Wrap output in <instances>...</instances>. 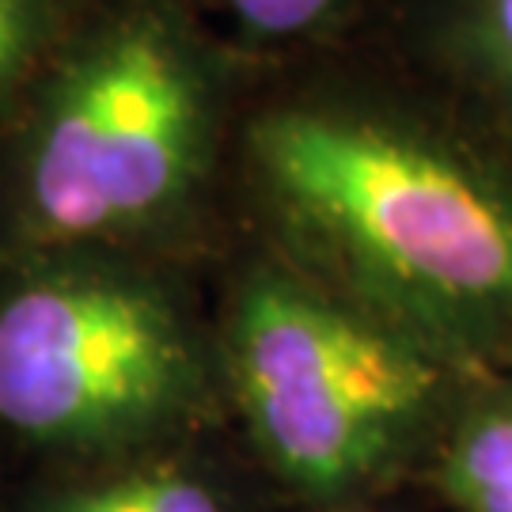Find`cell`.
Returning a JSON list of instances; mask_svg holds the SVG:
<instances>
[{
  "label": "cell",
  "mask_w": 512,
  "mask_h": 512,
  "mask_svg": "<svg viewBox=\"0 0 512 512\" xmlns=\"http://www.w3.org/2000/svg\"><path fill=\"white\" fill-rule=\"evenodd\" d=\"M471 31L486 69L512 92V0H475Z\"/></svg>",
  "instance_id": "cell-9"
},
{
  "label": "cell",
  "mask_w": 512,
  "mask_h": 512,
  "mask_svg": "<svg viewBox=\"0 0 512 512\" xmlns=\"http://www.w3.org/2000/svg\"><path fill=\"white\" fill-rule=\"evenodd\" d=\"M232 372L266 459L319 494L372 475L437 384L418 349L281 277L239 296Z\"/></svg>",
  "instance_id": "cell-4"
},
{
  "label": "cell",
  "mask_w": 512,
  "mask_h": 512,
  "mask_svg": "<svg viewBox=\"0 0 512 512\" xmlns=\"http://www.w3.org/2000/svg\"><path fill=\"white\" fill-rule=\"evenodd\" d=\"M228 12L258 38H300L319 31L349 0H224Z\"/></svg>",
  "instance_id": "cell-7"
},
{
  "label": "cell",
  "mask_w": 512,
  "mask_h": 512,
  "mask_svg": "<svg viewBox=\"0 0 512 512\" xmlns=\"http://www.w3.org/2000/svg\"><path fill=\"white\" fill-rule=\"evenodd\" d=\"M202 365L164 289L107 266H65L0 304V421L57 448L114 452L198 403Z\"/></svg>",
  "instance_id": "cell-3"
},
{
  "label": "cell",
  "mask_w": 512,
  "mask_h": 512,
  "mask_svg": "<svg viewBox=\"0 0 512 512\" xmlns=\"http://www.w3.org/2000/svg\"><path fill=\"white\" fill-rule=\"evenodd\" d=\"M42 512H220V501L198 478L160 467L61 490Z\"/></svg>",
  "instance_id": "cell-6"
},
{
  "label": "cell",
  "mask_w": 512,
  "mask_h": 512,
  "mask_svg": "<svg viewBox=\"0 0 512 512\" xmlns=\"http://www.w3.org/2000/svg\"><path fill=\"white\" fill-rule=\"evenodd\" d=\"M54 0H0V95L31 65L50 31Z\"/></svg>",
  "instance_id": "cell-8"
},
{
  "label": "cell",
  "mask_w": 512,
  "mask_h": 512,
  "mask_svg": "<svg viewBox=\"0 0 512 512\" xmlns=\"http://www.w3.org/2000/svg\"><path fill=\"white\" fill-rule=\"evenodd\" d=\"M440 482L463 512H512V406L463 429Z\"/></svg>",
  "instance_id": "cell-5"
},
{
  "label": "cell",
  "mask_w": 512,
  "mask_h": 512,
  "mask_svg": "<svg viewBox=\"0 0 512 512\" xmlns=\"http://www.w3.org/2000/svg\"><path fill=\"white\" fill-rule=\"evenodd\" d=\"M255 164L281 213L429 327L512 319V198L433 141L338 110H277Z\"/></svg>",
  "instance_id": "cell-1"
},
{
  "label": "cell",
  "mask_w": 512,
  "mask_h": 512,
  "mask_svg": "<svg viewBox=\"0 0 512 512\" xmlns=\"http://www.w3.org/2000/svg\"><path fill=\"white\" fill-rule=\"evenodd\" d=\"M209 84L183 23L133 8L76 50L23 152V220L46 243L141 232L194 190Z\"/></svg>",
  "instance_id": "cell-2"
}]
</instances>
